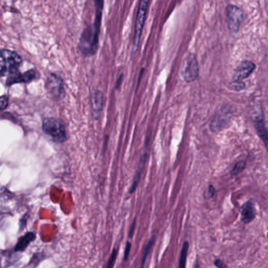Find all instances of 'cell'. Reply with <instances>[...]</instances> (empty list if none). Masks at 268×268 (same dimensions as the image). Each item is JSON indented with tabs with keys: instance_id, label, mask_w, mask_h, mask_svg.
Wrapping results in <instances>:
<instances>
[{
	"instance_id": "1",
	"label": "cell",
	"mask_w": 268,
	"mask_h": 268,
	"mask_svg": "<svg viewBox=\"0 0 268 268\" xmlns=\"http://www.w3.org/2000/svg\"><path fill=\"white\" fill-rule=\"evenodd\" d=\"M42 129L55 143H62L69 139L66 125L62 120L47 118L43 120Z\"/></svg>"
},
{
	"instance_id": "2",
	"label": "cell",
	"mask_w": 268,
	"mask_h": 268,
	"mask_svg": "<svg viewBox=\"0 0 268 268\" xmlns=\"http://www.w3.org/2000/svg\"><path fill=\"white\" fill-rule=\"evenodd\" d=\"M22 64V57L16 51L2 49L0 52V74L2 77L18 73Z\"/></svg>"
},
{
	"instance_id": "3",
	"label": "cell",
	"mask_w": 268,
	"mask_h": 268,
	"mask_svg": "<svg viewBox=\"0 0 268 268\" xmlns=\"http://www.w3.org/2000/svg\"><path fill=\"white\" fill-rule=\"evenodd\" d=\"M150 0H139L138 6L137 14L135 23V31H134L133 42H132V55H135L138 52L139 44L143 35V28L145 24L147 12L149 10Z\"/></svg>"
},
{
	"instance_id": "4",
	"label": "cell",
	"mask_w": 268,
	"mask_h": 268,
	"mask_svg": "<svg viewBox=\"0 0 268 268\" xmlns=\"http://www.w3.org/2000/svg\"><path fill=\"white\" fill-rule=\"evenodd\" d=\"M45 88L48 93L56 100L63 99L66 96V89L63 80L57 74L50 73L47 78Z\"/></svg>"
},
{
	"instance_id": "5",
	"label": "cell",
	"mask_w": 268,
	"mask_h": 268,
	"mask_svg": "<svg viewBox=\"0 0 268 268\" xmlns=\"http://www.w3.org/2000/svg\"><path fill=\"white\" fill-rule=\"evenodd\" d=\"M199 68L197 58L193 54L187 56L181 69V75L187 83L195 81L198 77Z\"/></svg>"
},
{
	"instance_id": "6",
	"label": "cell",
	"mask_w": 268,
	"mask_h": 268,
	"mask_svg": "<svg viewBox=\"0 0 268 268\" xmlns=\"http://www.w3.org/2000/svg\"><path fill=\"white\" fill-rule=\"evenodd\" d=\"M40 72L35 69L28 70L24 73H21L20 72L16 73L11 74L7 76L6 80V86L14 85L16 84H29L34 80L40 78Z\"/></svg>"
},
{
	"instance_id": "7",
	"label": "cell",
	"mask_w": 268,
	"mask_h": 268,
	"mask_svg": "<svg viewBox=\"0 0 268 268\" xmlns=\"http://www.w3.org/2000/svg\"><path fill=\"white\" fill-rule=\"evenodd\" d=\"M226 17L230 31L232 32H239L243 20V13L242 10L238 6L229 5L226 8Z\"/></svg>"
},
{
	"instance_id": "8",
	"label": "cell",
	"mask_w": 268,
	"mask_h": 268,
	"mask_svg": "<svg viewBox=\"0 0 268 268\" xmlns=\"http://www.w3.org/2000/svg\"><path fill=\"white\" fill-rule=\"evenodd\" d=\"M255 64L249 61H244L239 65V67L237 68L234 74V80L237 81H242V80L246 79L248 77L252 72L254 71Z\"/></svg>"
},
{
	"instance_id": "9",
	"label": "cell",
	"mask_w": 268,
	"mask_h": 268,
	"mask_svg": "<svg viewBox=\"0 0 268 268\" xmlns=\"http://www.w3.org/2000/svg\"><path fill=\"white\" fill-rule=\"evenodd\" d=\"M92 101V113H93L94 118L98 120L101 116V111L103 109L104 96L102 92L98 90L94 91L91 97Z\"/></svg>"
},
{
	"instance_id": "10",
	"label": "cell",
	"mask_w": 268,
	"mask_h": 268,
	"mask_svg": "<svg viewBox=\"0 0 268 268\" xmlns=\"http://www.w3.org/2000/svg\"><path fill=\"white\" fill-rule=\"evenodd\" d=\"M255 127L256 132L258 134L260 139H262L264 145L266 146L268 151V130L265 126L264 119H263L262 110L259 112L258 114H255Z\"/></svg>"
},
{
	"instance_id": "11",
	"label": "cell",
	"mask_w": 268,
	"mask_h": 268,
	"mask_svg": "<svg viewBox=\"0 0 268 268\" xmlns=\"http://www.w3.org/2000/svg\"><path fill=\"white\" fill-rule=\"evenodd\" d=\"M230 120H231L230 112L221 111L215 117L211 123V129L213 131H221L222 128L226 127V124H228Z\"/></svg>"
},
{
	"instance_id": "12",
	"label": "cell",
	"mask_w": 268,
	"mask_h": 268,
	"mask_svg": "<svg viewBox=\"0 0 268 268\" xmlns=\"http://www.w3.org/2000/svg\"><path fill=\"white\" fill-rule=\"evenodd\" d=\"M241 214H242V220L244 223H249L254 219L256 213H255L254 205L252 201H247L246 203H244L241 209Z\"/></svg>"
},
{
	"instance_id": "13",
	"label": "cell",
	"mask_w": 268,
	"mask_h": 268,
	"mask_svg": "<svg viewBox=\"0 0 268 268\" xmlns=\"http://www.w3.org/2000/svg\"><path fill=\"white\" fill-rule=\"evenodd\" d=\"M36 235L35 233L28 232L26 233L25 235L21 237L20 239H18V243L14 247V251L15 252H24L26 248H28L30 243L36 239Z\"/></svg>"
},
{
	"instance_id": "14",
	"label": "cell",
	"mask_w": 268,
	"mask_h": 268,
	"mask_svg": "<svg viewBox=\"0 0 268 268\" xmlns=\"http://www.w3.org/2000/svg\"><path fill=\"white\" fill-rule=\"evenodd\" d=\"M147 157V153H144L142 156L141 158H140V161H139V166H138V170L135 173V177H134L133 182H132V184H131V188L129 190V194H133L135 192V190L137 188L138 184H139V180H140V177H141L142 172H143V169L145 168L146 162Z\"/></svg>"
},
{
	"instance_id": "15",
	"label": "cell",
	"mask_w": 268,
	"mask_h": 268,
	"mask_svg": "<svg viewBox=\"0 0 268 268\" xmlns=\"http://www.w3.org/2000/svg\"><path fill=\"white\" fill-rule=\"evenodd\" d=\"M155 243V236H152L149 242L146 243L144 248V250L143 252V256H142V264L141 267L144 266L145 264L146 260L148 255H149V252H150L151 248L153 247V244Z\"/></svg>"
},
{
	"instance_id": "16",
	"label": "cell",
	"mask_w": 268,
	"mask_h": 268,
	"mask_svg": "<svg viewBox=\"0 0 268 268\" xmlns=\"http://www.w3.org/2000/svg\"><path fill=\"white\" fill-rule=\"evenodd\" d=\"M189 244L188 243L183 244V248L181 251L180 260H179V267L180 268H183L186 266V261H187V252H188Z\"/></svg>"
},
{
	"instance_id": "17",
	"label": "cell",
	"mask_w": 268,
	"mask_h": 268,
	"mask_svg": "<svg viewBox=\"0 0 268 268\" xmlns=\"http://www.w3.org/2000/svg\"><path fill=\"white\" fill-rule=\"evenodd\" d=\"M245 162L244 161H239L236 165H235V167L233 169L232 174L233 175H239V173L242 172V171L244 170V168H245Z\"/></svg>"
},
{
	"instance_id": "18",
	"label": "cell",
	"mask_w": 268,
	"mask_h": 268,
	"mask_svg": "<svg viewBox=\"0 0 268 268\" xmlns=\"http://www.w3.org/2000/svg\"><path fill=\"white\" fill-rule=\"evenodd\" d=\"M118 248H114V249H113V252H112L111 256H110V257H109L107 265H106V267H107V268H113V267L114 266V264H115L116 260H117V256H118Z\"/></svg>"
},
{
	"instance_id": "19",
	"label": "cell",
	"mask_w": 268,
	"mask_h": 268,
	"mask_svg": "<svg viewBox=\"0 0 268 268\" xmlns=\"http://www.w3.org/2000/svg\"><path fill=\"white\" fill-rule=\"evenodd\" d=\"M9 105V97L8 96H2L0 98V109L2 111L5 110L6 108L8 107Z\"/></svg>"
},
{
	"instance_id": "20",
	"label": "cell",
	"mask_w": 268,
	"mask_h": 268,
	"mask_svg": "<svg viewBox=\"0 0 268 268\" xmlns=\"http://www.w3.org/2000/svg\"><path fill=\"white\" fill-rule=\"evenodd\" d=\"M244 84L242 81H237V80H234L231 84V88L232 89L236 90V91H241V90L244 89Z\"/></svg>"
},
{
	"instance_id": "21",
	"label": "cell",
	"mask_w": 268,
	"mask_h": 268,
	"mask_svg": "<svg viewBox=\"0 0 268 268\" xmlns=\"http://www.w3.org/2000/svg\"><path fill=\"white\" fill-rule=\"evenodd\" d=\"M131 243L128 242V243H127V244H126L125 249H124V254H123V260H124V261L127 260V258H128L130 251H131Z\"/></svg>"
},
{
	"instance_id": "22",
	"label": "cell",
	"mask_w": 268,
	"mask_h": 268,
	"mask_svg": "<svg viewBox=\"0 0 268 268\" xmlns=\"http://www.w3.org/2000/svg\"><path fill=\"white\" fill-rule=\"evenodd\" d=\"M135 222H136V219H134L133 222L131 223V228H130L129 231V238L132 239V237L134 235V231H135Z\"/></svg>"
},
{
	"instance_id": "23",
	"label": "cell",
	"mask_w": 268,
	"mask_h": 268,
	"mask_svg": "<svg viewBox=\"0 0 268 268\" xmlns=\"http://www.w3.org/2000/svg\"><path fill=\"white\" fill-rule=\"evenodd\" d=\"M215 265L217 267V268H226V265H225L223 264V262H222L220 260H215Z\"/></svg>"
},
{
	"instance_id": "24",
	"label": "cell",
	"mask_w": 268,
	"mask_h": 268,
	"mask_svg": "<svg viewBox=\"0 0 268 268\" xmlns=\"http://www.w3.org/2000/svg\"><path fill=\"white\" fill-rule=\"evenodd\" d=\"M122 80H123V74H121V75L118 77L117 84H116V89H119L120 87L122 85Z\"/></svg>"
},
{
	"instance_id": "25",
	"label": "cell",
	"mask_w": 268,
	"mask_h": 268,
	"mask_svg": "<svg viewBox=\"0 0 268 268\" xmlns=\"http://www.w3.org/2000/svg\"><path fill=\"white\" fill-rule=\"evenodd\" d=\"M214 192H215L214 187H213V186L211 185V186H209V195H210L211 197H213V195H214Z\"/></svg>"
}]
</instances>
